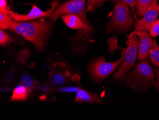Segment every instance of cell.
I'll return each mask as SVG.
<instances>
[{
  "mask_svg": "<svg viewBox=\"0 0 159 120\" xmlns=\"http://www.w3.org/2000/svg\"><path fill=\"white\" fill-rule=\"evenodd\" d=\"M50 28V22L44 20L29 22L13 20L10 27L11 31L32 43L38 50H42L44 46Z\"/></svg>",
  "mask_w": 159,
  "mask_h": 120,
  "instance_id": "6da1fadb",
  "label": "cell"
},
{
  "mask_svg": "<svg viewBox=\"0 0 159 120\" xmlns=\"http://www.w3.org/2000/svg\"><path fill=\"white\" fill-rule=\"evenodd\" d=\"M156 77L148 60H144L125 79V82L136 91H144L153 86Z\"/></svg>",
  "mask_w": 159,
  "mask_h": 120,
  "instance_id": "7a4b0ae2",
  "label": "cell"
},
{
  "mask_svg": "<svg viewBox=\"0 0 159 120\" xmlns=\"http://www.w3.org/2000/svg\"><path fill=\"white\" fill-rule=\"evenodd\" d=\"M134 23L128 4L122 1H118L113 9L111 19L107 25V34L127 31Z\"/></svg>",
  "mask_w": 159,
  "mask_h": 120,
  "instance_id": "3957f363",
  "label": "cell"
},
{
  "mask_svg": "<svg viewBox=\"0 0 159 120\" xmlns=\"http://www.w3.org/2000/svg\"><path fill=\"white\" fill-rule=\"evenodd\" d=\"M127 46L126 48H120L116 46V48L121 49L124 52V55L121 66L113 75V78L116 80H120L124 78L126 73L134 67L135 63L139 46V39L134 32L127 36Z\"/></svg>",
  "mask_w": 159,
  "mask_h": 120,
  "instance_id": "277c9868",
  "label": "cell"
},
{
  "mask_svg": "<svg viewBox=\"0 0 159 120\" xmlns=\"http://www.w3.org/2000/svg\"><path fill=\"white\" fill-rule=\"evenodd\" d=\"M86 0H70L60 5L51 17V20H56L60 16L66 14H73L78 16L84 23V28L91 31V27L86 17L85 4Z\"/></svg>",
  "mask_w": 159,
  "mask_h": 120,
  "instance_id": "5b68a950",
  "label": "cell"
},
{
  "mask_svg": "<svg viewBox=\"0 0 159 120\" xmlns=\"http://www.w3.org/2000/svg\"><path fill=\"white\" fill-rule=\"evenodd\" d=\"M124 58L123 54L119 60L113 62L106 61L102 57L94 60L88 66L91 77L97 82L102 81L115 71V69L121 64Z\"/></svg>",
  "mask_w": 159,
  "mask_h": 120,
  "instance_id": "8992f818",
  "label": "cell"
},
{
  "mask_svg": "<svg viewBox=\"0 0 159 120\" xmlns=\"http://www.w3.org/2000/svg\"><path fill=\"white\" fill-rule=\"evenodd\" d=\"M58 1L52 2L51 8L47 10L46 11H43L35 5H34L31 11L26 15H19L17 13H14L9 10V12L12 16L13 20L16 21H24L36 19L39 18L48 17H51L52 12L58 5Z\"/></svg>",
  "mask_w": 159,
  "mask_h": 120,
  "instance_id": "52a82bcc",
  "label": "cell"
},
{
  "mask_svg": "<svg viewBox=\"0 0 159 120\" xmlns=\"http://www.w3.org/2000/svg\"><path fill=\"white\" fill-rule=\"evenodd\" d=\"M134 32L139 38L138 56L139 60H144L147 58L153 40L146 30H135Z\"/></svg>",
  "mask_w": 159,
  "mask_h": 120,
  "instance_id": "ba28073f",
  "label": "cell"
},
{
  "mask_svg": "<svg viewBox=\"0 0 159 120\" xmlns=\"http://www.w3.org/2000/svg\"><path fill=\"white\" fill-rule=\"evenodd\" d=\"M158 5L151 7L147 10L145 13H144L143 18L135 24V30L149 31L158 17L159 14L157 8Z\"/></svg>",
  "mask_w": 159,
  "mask_h": 120,
  "instance_id": "9c48e42d",
  "label": "cell"
},
{
  "mask_svg": "<svg viewBox=\"0 0 159 120\" xmlns=\"http://www.w3.org/2000/svg\"><path fill=\"white\" fill-rule=\"evenodd\" d=\"M69 77L68 71L52 70L49 75V83L53 87H59L67 81Z\"/></svg>",
  "mask_w": 159,
  "mask_h": 120,
  "instance_id": "30bf717a",
  "label": "cell"
},
{
  "mask_svg": "<svg viewBox=\"0 0 159 120\" xmlns=\"http://www.w3.org/2000/svg\"><path fill=\"white\" fill-rule=\"evenodd\" d=\"M75 101L77 103H102V101L96 95L91 94L89 91L81 89L76 93Z\"/></svg>",
  "mask_w": 159,
  "mask_h": 120,
  "instance_id": "8fae6325",
  "label": "cell"
},
{
  "mask_svg": "<svg viewBox=\"0 0 159 120\" xmlns=\"http://www.w3.org/2000/svg\"><path fill=\"white\" fill-rule=\"evenodd\" d=\"M61 19L68 27L73 29H80L84 28V25L82 20L78 16L73 14H66L61 17Z\"/></svg>",
  "mask_w": 159,
  "mask_h": 120,
  "instance_id": "7c38bea8",
  "label": "cell"
},
{
  "mask_svg": "<svg viewBox=\"0 0 159 120\" xmlns=\"http://www.w3.org/2000/svg\"><path fill=\"white\" fill-rule=\"evenodd\" d=\"M137 13L143 17L149 8L158 5V0H136Z\"/></svg>",
  "mask_w": 159,
  "mask_h": 120,
  "instance_id": "4fadbf2b",
  "label": "cell"
},
{
  "mask_svg": "<svg viewBox=\"0 0 159 120\" xmlns=\"http://www.w3.org/2000/svg\"><path fill=\"white\" fill-rule=\"evenodd\" d=\"M20 83L27 90L29 94H32L35 89L39 85V82L34 80L29 75L26 73L21 74L20 76Z\"/></svg>",
  "mask_w": 159,
  "mask_h": 120,
  "instance_id": "5bb4252c",
  "label": "cell"
},
{
  "mask_svg": "<svg viewBox=\"0 0 159 120\" xmlns=\"http://www.w3.org/2000/svg\"><path fill=\"white\" fill-rule=\"evenodd\" d=\"M28 94L29 93L23 85H19L13 89L10 101H25L28 97Z\"/></svg>",
  "mask_w": 159,
  "mask_h": 120,
  "instance_id": "9a60e30c",
  "label": "cell"
},
{
  "mask_svg": "<svg viewBox=\"0 0 159 120\" xmlns=\"http://www.w3.org/2000/svg\"><path fill=\"white\" fill-rule=\"evenodd\" d=\"M149 57L152 62L159 68V46L156 41L153 40L152 45L149 51Z\"/></svg>",
  "mask_w": 159,
  "mask_h": 120,
  "instance_id": "2e32d148",
  "label": "cell"
},
{
  "mask_svg": "<svg viewBox=\"0 0 159 120\" xmlns=\"http://www.w3.org/2000/svg\"><path fill=\"white\" fill-rule=\"evenodd\" d=\"M9 9L6 12H0V27L2 30L8 29L13 21L12 16L9 12Z\"/></svg>",
  "mask_w": 159,
  "mask_h": 120,
  "instance_id": "e0dca14e",
  "label": "cell"
},
{
  "mask_svg": "<svg viewBox=\"0 0 159 120\" xmlns=\"http://www.w3.org/2000/svg\"><path fill=\"white\" fill-rule=\"evenodd\" d=\"M14 40V38L8 34L5 33L2 30L0 31V44L1 46H5L11 43Z\"/></svg>",
  "mask_w": 159,
  "mask_h": 120,
  "instance_id": "ac0fdd59",
  "label": "cell"
},
{
  "mask_svg": "<svg viewBox=\"0 0 159 120\" xmlns=\"http://www.w3.org/2000/svg\"><path fill=\"white\" fill-rule=\"evenodd\" d=\"M106 1L107 0H88L87 10L88 12L93 11Z\"/></svg>",
  "mask_w": 159,
  "mask_h": 120,
  "instance_id": "d6986e66",
  "label": "cell"
},
{
  "mask_svg": "<svg viewBox=\"0 0 159 120\" xmlns=\"http://www.w3.org/2000/svg\"><path fill=\"white\" fill-rule=\"evenodd\" d=\"M82 88L80 86H68L59 87L57 88V90L61 93H77Z\"/></svg>",
  "mask_w": 159,
  "mask_h": 120,
  "instance_id": "ffe728a7",
  "label": "cell"
},
{
  "mask_svg": "<svg viewBox=\"0 0 159 120\" xmlns=\"http://www.w3.org/2000/svg\"><path fill=\"white\" fill-rule=\"evenodd\" d=\"M150 36L156 37L159 35V19L156 20L149 30Z\"/></svg>",
  "mask_w": 159,
  "mask_h": 120,
  "instance_id": "44dd1931",
  "label": "cell"
},
{
  "mask_svg": "<svg viewBox=\"0 0 159 120\" xmlns=\"http://www.w3.org/2000/svg\"><path fill=\"white\" fill-rule=\"evenodd\" d=\"M154 71H155V82L153 84V87L154 89L159 93V68L154 66Z\"/></svg>",
  "mask_w": 159,
  "mask_h": 120,
  "instance_id": "7402d4cb",
  "label": "cell"
},
{
  "mask_svg": "<svg viewBox=\"0 0 159 120\" xmlns=\"http://www.w3.org/2000/svg\"><path fill=\"white\" fill-rule=\"evenodd\" d=\"M15 70H12L8 72L6 77H5V81L7 84H10L13 81L15 77Z\"/></svg>",
  "mask_w": 159,
  "mask_h": 120,
  "instance_id": "603a6c76",
  "label": "cell"
},
{
  "mask_svg": "<svg viewBox=\"0 0 159 120\" xmlns=\"http://www.w3.org/2000/svg\"><path fill=\"white\" fill-rule=\"evenodd\" d=\"M114 2L118 1H122L125 2L127 4H129V6H131L133 10V13L134 14V7L136 5V0H113Z\"/></svg>",
  "mask_w": 159,
  "mask_h": 120,
  "instance_id": "cb8c5ba5",
  "label": "cell"
},
{
  "mask_svg": "<svg viewBox=\"0 0 159 120\" xmlns=\"http://www.w3.org/2000/svg\"><path fill=\"white\" fill-rule=\"evenodd\" d=\"M7 0H0V12H6L8 9L7 8Z\"/></svg>",
  "mask_w": 159,
  "mask_h": 120,
  "instance_id": "d4e9b609",
  "label": "cell"
},
{
  "mask_svg": "<svg viewBox=\"0 0 159 120\" xmlns=\"http://www.w3.org/2000/svg\"><path fill=\"white\" fill-rule=\"evenodd\" d=\"M157 8H158V13H159V5H158V6H157Z\"/></svg>",
  "mask_w": 159,
  "mask_h": 120,
  "instance_id": "484cf974",
  "label": "cell"
}]
</instances>
